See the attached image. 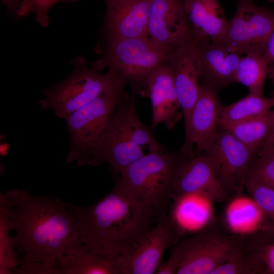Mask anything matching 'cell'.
I'll return each instance as SVG.
<instances>
[{
	"label": "cell",
	"mask_w": 274,
	"mask_h": 274,
	"mask_svg": "<svg viewBox=\"0 0 274 274\" xmlns=\"http://www.w3.org/2000/svg\"><path fill=\"white\" fill-rule=\"evenodd\" d=\"M0 200L8 208L15 249L23 259L57 261L83 242L68 211L70 203L16 188L1 192Z\"/></svg>",
	"instance_id": "obj_1"
},
{
	"label": "cell",
	"mask_w": 274,
	"mask_h": 274,
	"mask_svg": "<svg viewBox=\"0 0 274 274\" xmlns=\"http://www.w3.org/2000/svg\"><path fill=\"white\" fill-rule=\"evenodd\" d=\"M68 209L84 241L120 256L149 231L161 215L118 179L113 189L95 202L84 207L70 203Z\"/></svg>",
	"instance_id": "obj_2"
},
{
	"label": "cell",
	"mask_w": 274,
	"mask_h": 274,
	"mask_svg": "<svg viewBox=\"0 0 274 274\" xmlns=\"http://www.w3.org/2000/svg\"><path fill=\"white\" fill-rule=\"evenodd\" d=\"M239 239L221 218H214L196 234L178 241L156 273L213 274L231 257Z\"/></svg>",
	"instance_id": "obj_3"
},
{
	"label": "cell",
	"mask_w": 274,
	"mask_h": 274,
	"mask_svg": "<svg viewBox=\"0 0 274 274\" xmlns=\"http://www.w3.org/2000/svg\"><path fill=\"white\" fill-rule=\"evenodd\" d=\"M189 158L181 150L148 152L125 168L118 179L143 203L160 215L166 214L181 169Z\"/></svg>",
	"instance_id": "obj_4"
},
{
	"label": "cell",
	"mask_w": 274,
	"mask_h": 274,
	"mask_svg": "<svg viewBox=\"0 0 274 274\" xmlns=\"http://www.w3.org/2000/svg\"><path fill=\"white\" fill-rule=\"evenodd\" d=\"M127 83L120 80L65 119L70 139L67 162L87 164L119 106L128 98L125 92Z\"/></svg>",
	"instance_id": "obj_5"
},
{
	"label": "cell",
	"mask_w": 274,
	"mask_h": 274,
	"mask_svg": "<svg viewBox=\"0 0 274 274\" xmlns=\"http://www.w3.org/2000/svg\"><path fill=\"white\" fill-rule=\"evenodd\" d=\"M72 64L74 67L67 78L44 90L39 101L41 109L64 120L122 79L110 70L102 73L89 67L82 56L74 59Z\"/></svg>",
	"instance_id": "obj_6"
},
{
	"label": "cell",
	"mask_w": 274,
	"mask_h": 274,
	"mask_svg": "<svg viewBox=\"0 0 274 274\" xmlns=\"http://www.w3.org/2000/svg\"><path fill=\"white\" fill-rule=\"evenodd\" d=\"M174 50L149 37L110 40L104 55L92 66L100 71L108 68L119 78L135 84L140 91L149 75L164 65Z\"/></svg>",
	"instance_id": "obj_7"
},
{
	"label": "cell",
	"mask_w": 274,
	"mask_h": 274,
	"mask_svg": "<svg viewBox=\"0 0 274 274\" xmlns=\"http://www.w3.org/2000/svg\"><path fill=\"white\" fill-rule=\"evenodd\" d=\"M130 109L128 98L119 106L87 164L96 166L106 162L113 174L118 176L128 165L145 154L143 148L136 143Z\"/></svg>",
	"instance_id": "obj_8"
},
{
	"label": "cell",
	"mask_w": 274,
	"mask_h": 274,
	"mask_svg": "<svg viewBox=\"0 0 274 274\" xmlns=\"http://www.w3.org/2000/svg\"><path fill=\"white\" fill-rule=\"evenodd\" d=\"M273 29L274 10L258 7L253 0H237L236 11L227 19L221 42L241 55L253 49L264 50Z\"/></svg>",
	"instance_id": "obj_9"
},
{
	"label": "cell",
	"mask_w": 274,
	"mask_h": 274,
	"mask_svg": "<svg viewBox=\"0 0 274 274\" xmlns=\"http://www.w3.org/2000/svg\"><path fill=\"white\" fill-rule=\"evenodd\" d=\"M181 234L168 214H161L154 226L119 259L120 274H154L165 250Z\"/></svg>",
	"instance_id": "obj_10"
},
{
	"label": "cell",
	"mask_w": 274,
	"mask_h": 274,
	"mask_svg": "<svg viewBox=\"0 0 274 274\" xmlns=\"http://www.w3.org/2000/svg\"><path fill=\"white\" fill-rule=\"evenodd\" d=\"M203 154L229 197L243 188L241 182L257 156L256 153L222 127L214 144Z\"/></svg>",
	"instance_id": "obj_11"
},
{
	"label": "cell",
	"mask_w": 274,
	"mask_h": 274,
	"mask_svg": "<svg viewBox=\"0 0 274 274\" xmlns=\"http://www.w3.org/2000/svg\"><path fill=\"white\" fill-rule=\"evenodd\" d=\"M218 91L212 86L200 84L199 95L191 115L189 139L181 149L189 158L205 153L218 137L223 106L218 98Z\"/></svg>",
	"instance_id": "obj_12"
},
{
	"label": "cell",
	"mask_w": 274,
	"mask_h": 274,
	"mask_svg": "<svg viewBox=\"0 0 274 274\" xmlns=\"http://www.w3.org/2000/svg\"><path fill=\"white\" fill-rule=\"evenodd\" d=\"M193 41L175 49L165 64L172 72L180 108L182 110L185 128L184 144L189 139L191 115L199 90L200 63Z\"/></svg>",
	"instance_id": "obj_13"
},
{
	"label": "cell",
	"mask_w": 274,
	"mask_h": 274,
	"mask_svg": "<svg viewBox=\"0 0 274 274\" xmlns=\"http://www.w3.org/2000/svg\"><path fill=\"white\" fill-rule=\"evenodd\" d=\"M148 34L156 43L173 49L194 41L183 0H151Z\"/></svg>",
	"instance_id": "obj_14"
},
{
	"label": "cell",
	"mask_w": 274,
	"mask_h": 274,
	"mask_svg": "<svg viewBox=\"0 0 274 274\" xmlns=\"http://www.w3.org/2000/svg\"><path fill=\"white\" fill-rule=\"evenodd\" d=\"M107 40L149 37L151 0H105Z\"/></svg>",
	"instance_id": "obj_15"
},
{
	"label": "cell",
	"mask_w": 274,
	"mask_h": 274,
	"mask_svg": "<svg viewBox=\"0 0 274 274\" xmlns=\"http://www.w3.org/2000/svg\"><path fill=\"white\" fill-rule=\"evenodd\" d=\"M200 63V84L217 90L235 82L236 71L242 57L221 42L206 38L196 43Z\"/></svg>",
	"instance_id": "obj_16"
},
{
	"label": "cell",
	"mask_w": 274,
	"mask_h": 274,
	"mask_svg": "<svg viewBox=\"0 0 274 274\" xmlns=\"http://www.w3.org/2000/svg\"><path fill=\"white\" fill-rule=\"evenodd\" d=\"M192 194L201 195L216 202L226 201L229 198L203 154L195 155L184 164L172 191L171 199L174 201Z\"/></svg>",
	"instance_id": "obj_17"
},
{
	"label": "cell",
	"mask_w": 274,
	"mask_h": 274,
	"mask_svg": "<svg viewBox=\"0 0 274 274\" xmlns=\"http://www.w3.org/2000/svg\"><path fill=\"white\" fill-rule=\"evenodd\" d=\"M144 88L146 89L152 106L151 127L153 129L163 123L173 129L180 120V108L173 76L169 67L164 65L156 68L148 76Z\"/></svg>",
	"instance_id": "obj_18"
},
{
	"label": "cell",
	"mask_w": 274,
	"mask_h": 274,
	"mask_svg": "<svg viewBox=\"0 0 274 274\" xmlns=\"http://www.w3.org/2000/svg\"><path fill=\"white\" fill-rule=\"evenodd\" d=\"M120 256L83 241L57 263L61 274H120Z\"/></svg>",
	"instance_id": "obj_19"
},
{
	"label": "cell",
	"mask_w": 274,
	"mask_h": 274,
	"mask_svg": "<svg viewBox=\"0 0 274 274\" xmlns=\"http://www.w3.org/2000/svg\"><path fill=\"white\" fill-rule=\"evenodd\" d=\"M184 7L193 40L208 38L221 42L227 19L219 0H183Z\"/></svg>",
	"instance_id": "obj_20"
},
{
	"label": "cell",
	"mask_w": 274,
	"mask_h": 274,
	"mask_svg": "<svg viewBox=\"0 0 274 274\" xmlns=\"http://www.w3.org/2000/svg\"><path fill=\"white\" fill-rule=\"evenodd\" d=\"M226 201L221 219L232 233L242 236L263 226V212L250 195H244L239 192Z\"/></svg>",
	"instance_id": "obj_21"
},
{
	"label": "cell",
	"mask_w": 274,
	"mask_h": 274,
	"mask_svg": "<svg viewBox=\"0 0 274 274\" xmlns=\"http://www.w3.org/2000/svg\"><path fill=\"white\" fill-rule=\"evenodd\" d=\"M211 201L199 194L185 196L174 200L169 214L181 235L182 228L205 227L211 220Z\"/></svg>",
	"instance_id": "obj_22"
},
{
	"label": "cell",
	"mask_w": 274,
	"mask_h": 274,
	"mask_svg": "<svg viewBox=\"0 0 274 274\" xmlns=\"http://www.w3.org/2000/svg\"><path fill=\"white\" fill-rule=\"evenodd\" d=\"M239 243L252 260L257 273L274 274V228L261 227L239 236Z\"/></svg>",
	"instance_id": "obj_23"
},
{
	"label": "cell",
	"mask_w": 274,
	"mask_h": 274,
	"mask_svg": "<svg viewBox=\"0 0 274 274\" xmlns=\"http://www.w3.org/2000/svg\"><path fill=\"white\" fill-rule=\"evenodd\" d=\"M264 50L256 49L248 52L242 57L237 66L235 82L248 87L249 93L262 95L270 65L263 56Z\"/></svg>",
	"instance_id": "obj_24"
},
{
	"label": "cell",
	"mask_w": 274,
	"mask_h": 274,
	"mask_svg": "<svg viewBox=\"0 0 274 274\" xmlns=\"http://www.w3.org/2000/svg\"><path fill=\"white\" fill-rule=\"evenodd\" d=\"M273 107L274 97L268 98L249 93L231 105L222 106L220 126L267 114Z\"/></svg>",
	"instance_id": "obj_25"
},
{
	"label": "cell",
	"mask_w": 274,
	"mask_h": 274,
	"mask_svg": "<svg viewBox=\"0 0 274 274\" xmlns=\"http://www.w3.org/2000/svg\"><path fill=\"white\" fill-rule=\"evenodd\" d=\"M270 112L234 123L221 125V127L257 154L270 131Z\"/></svg>",
	"instance_id": "obj_26"
},
{
	"label": "cell",
	"mask_w": 274,
	"mask_h": 274,
	"mask_svg": "<svg viewBox=\"0 0 274 274\" xmlns=\"http://www.w3.org/2000/svg\"><path fill=\"white\" fill-rule=\"evenodd\" d=\"M13 229L8 208L0 200V274H11L20 262L14 251L13 236L10 234Z\"/></svg>",
	"instance_id": "obj_27"
},
{
	"label": "cell",
	"mask_w": 274,
	"mask_h": 274,
	"mask_svg": "<svg viewBox=\"0 0 274 274\" xmlns=\"http://www.w3.org/2000/svg\"><path fill=\"white\" fill-rule=\"evenodd\" d=\"M241 185L263 212L264 226L274 228V189L246 177Z\"/></svg>",
	"instance_id": "obj_28"
},
{
	"label": "cell",
	"mask_w": 274,
	"mask_h": 274,
	"mask_svg": "<svg viewBox=\"0 0 274 274\" xmlns=\"http://www.w3.org/2000/svg\"><path fill=\"white\" fill-rule=\"evenodd\" d=\"M213 274H256L252 261L239 243L231 257L214 270Z\"/></svg>",
	"instance_id": "obj_29"
},
{
	"label": "cell",
	"mask_w": 274,
	"mask_h": 274,
	"mask_svg": "<svg viewBox=\"0 0 274 274\" xmlns=\"http://www.w3.org/2000/svg\"><path fill=\"white\" fill-rule=\"evenodd\" d=\"M245 177L274 189V156H256Z\"/></svg>",
	"instance_id": "obj_30"
},
{
	"label": "cell",
	"mask_w": 274,
	"mask_h": 274,
	"mask_svg": "<svg viewBox=\"0 0 274 274\" xmlns=\"http://www.w3.org/2000/svg\"><path fill=\"white\" fill-rule=\"evenodd\" d=\"M62 0H29L26 5L16 16L17 18L26 16L30 13L35 15L37 22L42 27L48 26L49 9L55 4Z\"/></svg>",
	"instance_id": "obj_31"
},
{
	"label": "cell",
	"mask_w": 274,
	"mask_h": 274,
	"mask_svg": "<svg viewBox=\"0 0 274 274\" xmlns=\"http://www.w3.org/2000/svg\"><path fill=\"white\" fill-rule=\"evenodd\" d=\"M14 274H61L57 261H36L22 259L18 265L12 270Z\"/></svg>",
	"instance_id": "obj_32"
},
{
	"label": "cell",
	"mask_w": 274,
	"mask_h": 274,
	"mask_svg": "<svg viewBox=\"0 0 274 274\" xmlns=\"http://www.w3.org/2000/svg\"><path fill=\"white\" fill-rule=\"evenodd\" d=\"M270 129L266 140L257 153L258 157L274 156V107L270 112Z\"/></svg>",
	"instance_id": "obj_33"
},
{
	"label": "cell",
	"mask_w": 274,
	"mask_h": 274,
	"mask_svg": "<svg viewBox=\"0 0 274 274\" xmlns=\"http://www.w3.org/2000/svg\"><path fill=\"white\" fill-rule=\"evenodd\" d=\"M263 56L269 64L274 63V29L264 44Z\"/></svg>",
	"instance_id": "obj_34"
},
{
	"label": "cell",
	"mask_w": 274,
	"mask_h": 274,
	"mask_svg": "<svg viewBox=\"0 0 274 274\" xmlns=\"http://www.w3.org/2000/svg\"><path fill=\"white\" fill-rule=\"evenodd\" d=\"M29 0H3V3L7 6L17 10L22 9L27 4Z\"/></svg>",
	"instance_id": "obj_35"
},
{
	"label": "cell",
	"mask_w": 274,
	"mask_h": 274,
	"mask_svg": "<svg viewBox=\"0 0 274 274\" xmlns=\"http://www.w3.org/2000/svg\"><path fill=\"white\" fill-rule=\"evenodd\" d=\"M270 68H269V77L271 80L272 82L274 84V63H271L269 64Z\"/></svg>",
	"instance_id": "obj_36"
},
{
	"label": "cell",
	"mask_w": 274,
	"mask_h": 274,
	"mask_svg": "<svg viewBox=\"0 0 274 274\" xmlns=\"http://www.w3.org/2000/svg\"><path fill=\"white\" fill-rule=\"evenodd\" d=\"M104 1H105V0H104Z\"/></svg>",
	"instance_id": "obj_37"
}]
</instances>
